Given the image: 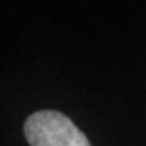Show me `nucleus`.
<instances>
[{"instance_id":"obj_1","label":"nucleus","mask_w":146,"mask_h":146,"mask_svg":"<svg viewBox=\"0 0 146 146\" xmlns=\"http://www.w3.org/2000/svg\"><path fill=\"white\" fill-rule=\"evenodd\" d=\"M25 135L31 146H91L72 120L54 110L29 115L25 123Z\"/></svg>"}]
</instances>
